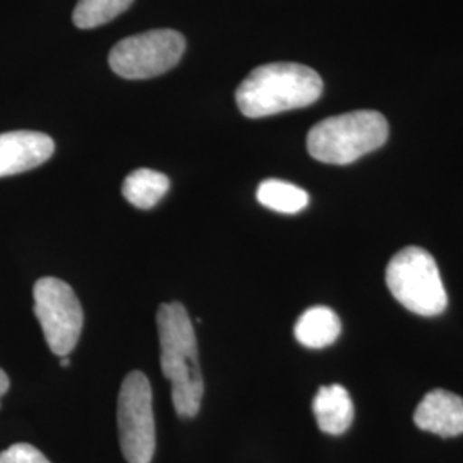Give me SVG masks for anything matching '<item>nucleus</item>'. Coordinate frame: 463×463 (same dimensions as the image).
I'll return each mask as SVG.
<instances>
[{"label": "nucleus", "instance_id": "15", "mask_svg": "<svg viewBox=\"0 0 463 463\" xmlns=\"http://www.w3.org/2000/svg\"><path fill=\"white\" fill-rule=\"evenodd\" d=\"M0 463H52L33 445L16 443L0 453Z\"/></svg>", "mask_w": 463, "mask_h": 463}, {"label": "nucleus", "instance_id": "14", "mask_svg": "<svg viewBox=\"0 0 463 463\" xmlns=\"http://www.w3.org/2000/svg\"><path fill=\"white\" fill-rule=\"evenodd\" d=\"M131 4L133 0H80L72 13V21L81 30H91L110 23Z\"/></svg>", "mask_w": 463, "mask_h": 463}, {"label": "nucleus", "instance_id": "2", "mask_svg": "<svg viewBox=\"0 0 463 463\" xmlns=\"http://www.w3.org/2000/svg\"><path fill=\"white\" fill-rule=\"evenodd\" d=\"M323 93V81L311 67L275 62L256 67L235 93L239 110L249 118L277 116L313 105Z\"/></svg>", "mask_w": 463, "mask_h": 463}, {"label": "nucleus", "instance_id": "12", "mask_svg": "<svg viewBox=\"0 0 463 463\" xmlns=\"http://www.w3.org/2000/svg\"><path fill=\"white\" fill-rule=\"evenodd\" d=\"M168 189L170 181L165 174L149 168H139L126 177L122 194L136 208L151 210L162 201Z\"/></svg>", "mask_w": 463, "mask_h": 463}, {"label": "nucleus", "instance_id": "10", "mask_svg": "<svg viewBox=\"0 0 463 463\" xmlns=\"http://www.w3.org/2000/svg\"><path fill=\"white\" fill-rule=\"evenodd\" d=\"M313 412L319 430L340 436L354 422V403L342 384L321 386L313 400Z\"/></svg>", "mask_w": 463, "mask_h": 463}, {"label": "nucleus", "instance_id": "8", "mask_svg": "<svg viewBox=\"0 0 463 463\" xmlns=\"http://www.w3.org/2000/svg\"><path fill=\"white\" fill-rule=\"evenodd\" d=\"M53 139L34 131L0 134V177L33 170L53 155Z\"/></svg>", "mask_w": 463, "mask_h": 463}, {"label": "nucleus", "instance_id": "6", "mask_svg": "<svg viewBox=\"0 0 463 463\" xmlns=\"http://www.w3.org/2000/svg\"><path fill=\"white\" fill-rule=\"evenodd\" d=\"M34 316L43 330L50 350L67 357L83 330V307L66 281L43 277L34 283Z\"/></svg>", "mask_w": 463, "mask_h": 463}, {"label": "nucleus", "instance_id": "17", "mask_svg": "<svg viewBox=\"0 0 463 463\" xmlns=\"http://www.w3.org/2000/svg\"><path fill=\"white\" fill-rule=\"evenodd\" d=\"M61 365H62V367H69V365H71V361H69L67 357H62V359H61Z\"/></svg>", "mask_w": 463, "mask_h": 463}, {"label": "nucleus", "instance_id": "4", "mask_svg": "<svg viewBox=\"0 0 463 463\" xmlns=\"http://www.w3.org/2000/svg\"><path fill=\"white\" fill-rule=\"evenodd\" d=\"M386 285L392 296L419 316L441 315L448 306L439 268L426 249H402L386 268Z\"/></svg>", "mask_w": 463, "mask_h": 463}, {"label": "nucleus", "instance_id": "13", "mask_svg": "<svg viewBox=\"0 0 463 463\" xmlns=\"http://www.w3.org/2000/svg\"><path fill=\"white\" fill-rule=\"evenodd\" d=\"M256 198L268 210L285 215L298 213L309 204V194L304 189L279 179H268L260 184Z\"/></svg>", "mask_w": 463, "mask_h": 463}, {"label": "nucleus", "instance_id": "7", "mask_svg": "<svg viewBox=\"0 0 463 463\" xmlns=\"http://www.w3.org/2000/svg\"><path fill=\"white\" fill-rule=\"evenodd\" d=\"M185 50L183 34L174 30H151L117 43L109 55L112 71L126 80H149L177 66Z\"/></svg>", "mask_w": 463, "mask_h": 463}, {"label": "nucleus", "instance_id": "11", "mask_svg": "<svg viewBox=\"0 0 463 463\" xmlns=\"http://www.w3.org/2000/svg\"><path fill=\"white\" fill-rule=\"evenodd\" d=\"M342 323L340 317L330 307L316 306L307 309L296 323V338L304 347H328L340 336Z\"/></svg>", "mask_w": 463, "mask_h": 463}, {"label": "nucleus", "instance_id": "3", "mask_svg": "<svg viewBox=\"0 0 463 463\" xmlns=\"http://www.w3.org/2000/svg\"><path fill=\"white\" fill-rule=\"evenodd\" d=\"M388 133V122L380 112H348L317 122L307 134V151L317 162L348 165L381 148Z\"/></svg>", "mask_w": 463, "mask_h": 463}, {"label": "nucleus", "instance_id": "9", "mask_svg": "<svg viewBox=\"0 0 463 463\" xmlns=\"http://www.w3.org/2000/svg\"><path fill=\"white\" fill-rule=\"evenodd\" d=\"M415 426L441 438L463 434V398L447 392L432 390L417 405Z\"/></svg>", "mask_w": 463, "mask_h": 463}, {"label": "nucleus", "instance_id": "5", "mask_svg": "<svg viewBox=\"0 0 463 463\" xmlns=\"http://www.w3.org/2000/svg\"><path fill=\"white\" fill-rule=\"evenodd\" d=\"M117 424L126 462L151 463L156 448V428L151 384L145 373L133 371L122 381Z\"/></svg>", "mask_w": 463, "mask_h": 463}, {"label": "nucleus", "instance_id": "16", "mask_svg": "<svg viewBox=\"0 0 463 463\" xmlns=\"http://www.w3.org/2000/svg\"><path fill=\"white\" fill-rule=\"evenodd\" d=\"M9 386H11V381L7 378V374L0 369V398L9 392Z\"/></svg>", "mask_w": 463, "mask_h": 463}, {"label": "nucleus", "instance_id": "1", "mask_svg": "<svg viewBox=\"0 0 463 463\" xmlns=\"http://www.w3.org/2000/svg\"><path fill=\"white\" fill-rule=\"evenodd\" d=\"M160 364L172 384V402L183 419L199 414L204 381L199 367L198 340L191 317L181 302L162 304L156 313Z\"/></svg>", "mask_w": 463, "mask_h": 463}]
</instances>
